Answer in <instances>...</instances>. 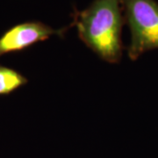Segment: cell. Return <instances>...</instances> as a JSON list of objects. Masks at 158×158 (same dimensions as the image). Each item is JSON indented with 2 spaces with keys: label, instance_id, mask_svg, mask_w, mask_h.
Segmentation results:
<instances>
[{
  "label": "cell",
  "instance_id": "obj_1",
  "mask_svg": "<svg viewBox=\"0 0 158 158\" xmlns=\"http://www.w3.org/2000/svg\"><path fill=\"white\" fill-rule=\"evenodd\" d=\"M125 23L122 0H94L73 14L80 39L103 60L118 62L122 55L121 32Z\"/></svg>",
  "mask_w": 158,
  "mask_h": 158
},
{
  "label": "cell",
  "instance_id": "obj_4",
  "mask_svg": "<svg viewBox=\"0 0 158 158\" xmlns=\"http://www.w3.org/2000/svg\"><path fill=\"white\" fill-rule=\"evenodd\" d=\"M27 82V78L16 70L0 66V95L9 94Z\"/></svg>",
  "mask_w": 158,
  "mask_h": 158
},
{
  "label": "cell",
  "instance_id": "obj_2",
  "mask_svg": "<svg viewBox=\"0 0 158 158\" xmlns=\"http://www.w3.org/2000/svg\"><path fill=\"white\" fill-rule=\"evenodd\" d=\"M122 6L131 35L127 55L135 61L148 51L158 48V2L122 0Z\"/></svg>",
  "mask_w": 158,
  "mask_h": 158
},
{
  "label": "cell",
  "instance_id": "obj_3",
  "mask_svg": "<svg viewBox=\"0 0 158 158\" xmlns=\"http://www.w3.org/2000/svg\"><path fill=\"white\" fill-rule=\"evenodd\" d=\"M66 30V27L55 29L39 21L18 24L0 37V56L21 51L55 35L62 36Z\"/></svg>",
  "mask_w": 158,
  "mask_h": 158
}]
</instances>
